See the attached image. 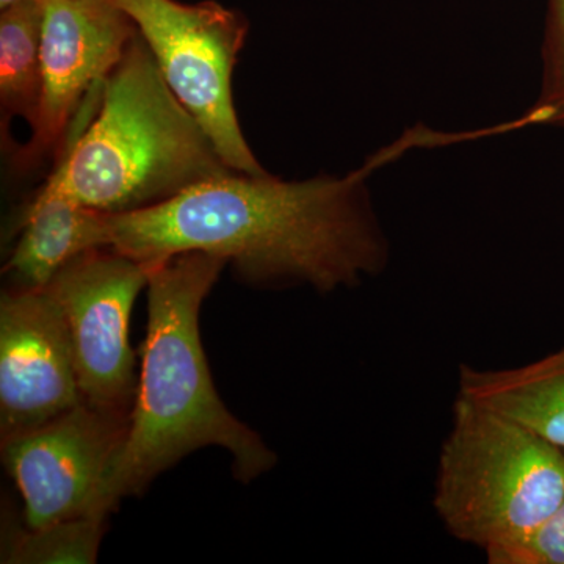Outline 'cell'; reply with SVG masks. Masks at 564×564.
Segmentation results:
<instances>
[{
    "mask_svg": "<svg viewBox=\"0 0 564 564\" xmlns=\"http://www.w3.org/2000/svg\"><path fill=\"white\" fill-rule=\"evenodd\" d=\"M404 150L400 140L345 177H215L148 209L107 214L106 248L148 269L199 251L232 262L256 284L302 282L322 293L355 288L383 272L389 259L366 177Z\"/></svg>",
    "mask_w": 564,
    "mask_h": 564,
    "instance_id": "obj_1",
    "label": "cell"
},
{
    "mask_svg": "<svg viewBox=\"0 0 564 564\" xmlns=\"http://www.w3.org/2000/svg\"><path fill=\"white\" fill-rule=\"evenodd\" d=\"M226 265L192 251L150 267L147 343L128 434L104 496L109 513L202 447L228 451L243 484L276 464L262 437L221 402L204 355L199 311Z\"/></svg>",
    "mask_w": 564,
    "mask_h": 564,
    "instance_id": "obj_2",
    "label": "cell"
},
{
    "mask_svg": "<svg viewBox=\"0 0 564 564\" xmlns=\"http://www.w3.org/2000/svg\"><path fill=\"white\" fill-rule=\"evenodd\" d=\"M231 173L137 29L120 62L85 99L50 181L84 206L113 215L148 209Z\"/></svg>",
    "mask_w": 564,
    "mask_h": 564,
    "instance_id": "obj_3",
    "label": "cell"
},
{
    "mask_svg": "<svg viewBox=\"0 0 564 564\" xmlns=\"http://www.w3.org/2000/svg\"><path fill=\"white\" fill-rule=\"evenodd\" d=\"M563 500V448L456 393L433 494L445 530L488 554L532 533Z\"/></svg>",
    "mask_w": 564,
    "mask_h": 564,
    "instance_id": "obj_4",
    "label": "cell"
},
{
    "mask_svg": "<svg viewBox=\"0 0 564 564\" xmlns=\"http://www.w3.org/2000/svg\"><path fill=\"white\" fill-rule=\"evenodd\" d=\"M148 44L163 79L236 173L265 176L248 147L232 96V74L248 35L239 11L215 0H115Z\"/></svg>",
    "mask_w": 564,
    "mask_h": 564,
    "instance_id": "obj_5",
    "label": "cell"
},
{
    "mask_svg": "<svg viewBox=\"0 0 564 564\" xmlns=\"http://www.w3.org/2000/svg\"><path fill=\"white\" fill-rule=\"evenodd\" d=\"M148 278L143 263L96 248L66 263L46 288L68 323L82 400L129 419L139 386L129 322Z\"/></svg>",
    "mask_w": 564,
    "mask_h": 564,
    "instance_id": "obj_6",
    "label": "cell"
},
{
    "mask_svg": "<svg viewBox=\"0 0 564 564\" xmlns=\"http://www.w3.org/2000/svg\"><path fill=\"white\" fill-rule=\"evenodd\" d=\"M129 417L82 402L40 429L2 443V458L24 500L29 529L107 516L106 486Z\"/></svg>",
    "mask_w": 564,
    "mask_h": 564,
    "instance_id": "obj_7",
    "label": "cell"
},
{
    "mask_svg": "<svg viewBox=\"0 0 564 564\" xmlns=\"http://www.w3.org/2000/svg\"><path fill=\"white\" fill-rule=\"evenodd\" d=\"M43 13L40 110L31 141L18 150L20 170L61 154L85 99L137 33L115 0H43Z\"/></svg>",
    "mask_w": 564,
    "mask_h": 564,
    "instance_id": "obj_8",
    "label": "cell"
},
{
    "mask_svg": "<svg viewBox=\"0 0 564 564\" xmlns=\"http://www.w3.org/2000/svg\"><path fill=\"white\" fill-rule=\"evenodd\" d=\"M84 402L73 340L47 289L0 300V440L40 429Z\"/></svg>",
    "mask_w": 564,
    "mask_h": 564,
    "instance_id": "obj_9",
    "label": "cell"
},
{
    "mask_svg": "<svg viewBox=\"0 0 564 564\" xmlns=\"http://www.w3.org/2000/svg\"><path fill=\"white\" fill-rule=\"evenodd\" d=\"M106 218L47 180L18 221L20 240L3 267L9 289H46L77 256L106 248Z\"/></svg>",
    "mask_w": 564,
    "mask_h": 564,
    "instance_id": "obj_10",
    "label": "cell"
},
{
    "mask_svg": "<svg viewBox=\"0 0 564 564\" xmlns=\"http://www.w3.org/2000/svg\"><path fill=\"white\" fill-rule=\"evenodd\" d=\"M458 393L564 451V347L513 369L463 364Z\"/></svg>",
    "mask_w": 564,
    "mask_h": 564,
    "instance_id": "obj_11",
    "label": "cell"
},
{
    "mask_svg": "<svg viewBox=\"0 0 564 564\" xmlns=\"http://www.w3.org/2000/svg\"><path fill=\"white\" fill-rule=\"evenodd\" d=\"M43 0H21L0 10V107L2 129L20 117L33 124L41 101Z\"/></svg>",
    "mask_w": 564,
    "mask_h": 564,
    "instance_id": "obj_12",
    "label": "cell"
},
{
    "mask_svg": "<svg viewBox=\"0 0 564 564\" xmlns=\"http://www.w3.org/2000/svg\"><path fill=\"white\" fill-rule=\"evenodd\" d=\"M3 522L2 563H93L98 555L107 516H87L61 524L29 529L13 519Z\"/></svg>",
    "mask_w": 564,
    "mask_h": 564,
    "instance_id": "obj_13",
    "label": "cell"
},
{
    "mask_svg": "<svg viewBox=\"0 0 564 564\" xmlns=\"http://www.w3.org/2000/svg\"><path fill=\"white\" fill-rule=\"evenodd\" d=\"M543 61L540 98L524 117L499 129L510 131L543 124L564 128V0H547Z\"/></svg>",
    "mask_w": 564,
    "mask_h": 564,
    "instance_id": "obj_14",
    "label": "cell"
},
{
    "mask_svg": "<svg viewBox=\"0 0 564 564\" xmlns=\"http://www.w3.org/2000/svg\"><path fill=\"white\" fill-rule=\"evenodd\" d=\"M489 564H564V500L547 521L522 540L486 554Z\"/></svg>",
    "mask_w": 564,
    "mask_h": 564,
    "instance_id": "obj_15",
    "label": "cell"
},
{
    "mask_svg": "<svg viewBox=\"0 0 564 564\" xmlns=\"http://www.w3.org/2000/svg\"><path fill=\"white\" fill-rule=\"evenodd\" d=\"M21 2V0H0V10L7 9V7L14 6V3Z\"/></svg>",
    "mask_w": 564,
    "mask_h": 564,
    "instance_id": "obj_16",
    "label": "cell"
}]
</instances>
